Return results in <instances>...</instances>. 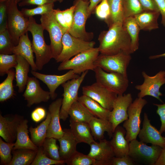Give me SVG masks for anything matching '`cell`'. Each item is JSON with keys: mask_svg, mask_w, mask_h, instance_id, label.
<instances>
[{"mask_svg": "<svg viewBox=\"0 0 165 165\" xmlns=\"http://www.w3.org/2000/svg\"><path fill=\"white\" fill-rule=\"evenodd\" d=\"M17 64L16 55L0 54V75L7 74L9 70L15 68Z\"/></svg>", "mask_w": 165, "mask_h": 165, "instance_id": "74e56055", "label": "cell"}, {"mask_svg": "<svg viewBox=\"0 0 165 165\" xmlns=\"http://www.w3.org/2000/svg\"><path fill=\"white\" fill-rule=\"evenodd\" d=\"M162 149L159 146H149L136 139L130 142L128 155L136 163L155 165Z\"/></svg>", "mask_w": 165, "mask_h": 165, "instance_id": "8992f818", "label": "cell"}, {"mask_svg": "<svg viewBox=\"0 0 165 165\" xmlns=\"http://www.w3.org/2000/svg\"><path fill=\"white\" fill-rule=\"evenodd\" d=\"M94 12L97 16L99 19L104 21L107 20L110 14L108 0H102L96 7Z\"/></svg>", "mask_w": 165, "mask_h": 165, "instance_id": "f6af8a7d", "label": "cell"}, {"mask_svg": "<svg viewBox=\"0 0 165 165\" xmlns=\"http://www.w3.org/2000/svg\"><path fill=\"white\" fill-rule=\"evenodd\" d=\"M99 53L98 47L89 49L72 58L61 62L57 69L60 71L72 70L74 73L78 75L89 70L94 71L96 67L94 62Z\"/></svg>", "mask_w": 165, "mask_h": 165, "instance_id": "277c9868", "label": "cell"}, {"mask_svg": "<svg viewBox=\"0 0 165 165\" xmlns=\"http://www.w3.org/2000/svg\"><path fill=\"white\" fill-rule=\"evenodd\" d=\"M161 15V23L165 27V0H155Z\"/></svg>", "mask_w": 165, "mask_h": 165, "instance_id": "11a10c76", "label": "cell"}, {"mask_svg": "<svg viewBox=\"0 0 165 165\" xmlns=\"http://www.w3.org/2000/svg\"><path fill=\"white\" fill-rule=\"evenodd\" d=\"M141 74L144 78L143 83L135 86L136 90L139 91L138 97L143 98L150 96L163 102L160 98L162 94L160 89L165 84V71L161 70L153 76L148 75L145 71H143Z\"/></svg>", "mask_w": 165, "mask_h": 165, "instance_id": "4fadbf2b", "label": "cell"}, {"mask_svg": "<svg viewBox=\"0 0 165 165\" xmlns=\"http://www.w3.org/2000/svg\"><path fill=\"white\" fill-rule=\"evenodd\" d=\"M15 46L7 30L0 31V54H13Z\"/></svg>", "mask_w": 165, "mask_h": 165, "instance_id": "b9f144b4", "label": "cell"}, {"mask_svg": "<svg viewBox=\"0 0 165 165\" xmlns=\"http://www.w3.org/2000/svg\"><path fill=\"white\" fill-rule=\"evenodd\" d=\"M24 119L17 114H0V136L8 143H14L16 139L18 126Z\"/></svg>", "mask_w": 165, "mask_h": 165, "instance_id": "ac0fdd59", "label": "cell"}, {"mask_svg": "<svg viewBox=\"0 0 165 165\" xmlns=\"http://www.w3.org/2000/svg\"><path fill=\"white\" fill-rule=\"evenodd\" d=\"M123 5L124 19L144 11L138 0H123Z\"/></svg>", "mask_w": 165, "mask_h": 165, "instance_id": "ab89813d", "label": "cell"}, {"mask_svg": "<svg viewBox=\"0 0 165 165\" xmlns=\"http://www.w3.org/2000/svg\"><path fill=\"white\" fill-rule=\"evenodd\" d=\"M131 58L130 54L123 52L112 55L100 53L94 61V65L107 72L127 75V68Z\"/></svg>", "mask_w": 165, "mask_h": 165, "instance_id": "ba28073f", "label": "cell"}, {"mask_svg": "<svg viewBox=\"0 0 165 165\" xmlns=\"http://www.w3.org/2000/svg\"><path fill=\"white\" fill-rule=\"evenodd\" d=\"M62 98H59L49 106L48 111L51 116L46 138H53L58 140L63 135L64 131L60 123V112Z\"/></svg>", "mask_w": 165, "mask_h": 165, "instance_id": "44dd1931", "label": "cell"}, {"mask_svg": "<svg viewBox=\"0 0 165 165\" xmlns=\"http://www.w3.org/2000/svg\"><path fill=\"white\" fill-rule=\"evenodd\" d=\"M126 131L122 127L118 126L113 133L112 139L110 141L115 156L121 157L128 155L130 142L125 138Z\"/></svg>", "mask_w": 165, "mask_h": 165, "instance_id": "7402d4cb", "label": "cell"}, {"mask_svg": "<svg viewBox=\"0 0 165 165\" xmlns=\"http://www.w3.org/2000/svg\"><path fill=\"white\" fill-rule=\"evenodd\" d=\"M75 8V6L73 5L69 8L62 10L64 17L69 29L73 22Z\"/></svg>", "mask_w": 165, "mask_h": 165, "instance_id": "db71d44e", "label": "cell"}, {"mask_svg": "<svg viewBox=\"0 0 165 165\" xmlns=\"http://www.w3.org/2000/svg\"><path fill=\"white\" fill-rule=\"evenodd\" d=\"M155 165H165V147L163 148L160 155Z\"/></svg>", "mask_w": 165, "mask_h": 165, "instance_id": "6f0895ef", "label": "cell"}, {"mask_svg": "<svg viewBox=\"0 0 165 165\" xmlns=\"http://www.w3.org/2000/svg\"><path fill=\"white\" fill-rule=\"evenodd\" d=\"M110 14L105 21L108 27L114 24H123L124 19L123 0H108Z\"/></svg>", "mask_w": 165, "mask_h": 165, "instance_id": "1f68e13d", "label": "cell"}, {"mask_svg": "<svg viewBox=\"0 0 165 165\" xmlns=\"http://www.w3.org/2000/svg\"><path fill=\"white\" fill-rule=\"evenodd\" d=\"M32 74L45 83L49 90L50 98L55 99L57 96L55 93L56 89L60 85L79 76L75 74L72 70H69L64 74L61 75H46L42 74L35 71H32Z\"/></svg>", "mask_w": 165, "mask_h": 165, "instance_id": "d6986e66", "label": "cell"}, {"mask_svg": "<svg viewBox=\"0 0 165 165\" xmlns=\"http://www.w3.org/2000/svg\"><path fill=\"white\" fill-rule=\"evenodd\" d=\"M135 163L128 155L121 157L114 156L109 165H133Z\"/></svg>", "mask_w": 165, "mask_h": 165, "instance_id": "7dc6e473", "label": "cell"}, {"mask_svg": "<svg viewBox=\"0 0 165 165\" xmlns=\"http://www.w3.org/2000/svg\"><path fill=\"white\" fill-rule=\"evenodd\" d=\"M28 31L32 34L31 46L36 57L35 64L38 70H41L44 66L47 64L53 55L50 46L46 43L43 35L44 30L41 24H37L33 16L28 18Z\"/></svg>", "mask_w": 165, "mask_h": 165, "instance_id": "7a4b0ae2", "label": "cell"}, {"mask_svg": "<svg viewBox=\"0 0 165 165\" xmlns=\"http://www.w3.org/2000/svg\"><path fill=\"white\" fill-rule=\"evenodd\" d=\"M56 1V0H22L18 4L20 7L34 5L38 6L54 3Z\"/></svg>", "mask_w": 165, "mask_h": 165, "instance_id": "f907efd6", "label": "cell"}, {"mask_svg": "<svg viewBox=\"0 0 165 165\" xmlns=\"http://www.w3.org/2000/svg\"><path fill=\"white\" fill-rule=\"evenodd\" d=\"M138 1L144 11L159 12L158 8L155 0H138Z\"/></svg>", "mask_w": 165, "mask_h": 165, "instance_id": "681fc988", "label": "cell"}, {"mask_svg": "<svg viewBox=\"0 0 165 165\" xmlns=\"http://www.w3.org/2000/svg\"><path fill=\"white\" fill-rule=\"evenodd\" d=\"M78 100L81 103L94 117L109 120L111 111L104 108L95 100L84 95L79 97Z\"/></svg>", "mask_w": 165, "mask_h": 165, "instance_id": "f546056e", "label": "cell"}, {"mask_svg": "<svg viewBox=\"0 0 165 165\" xmlns=\"http://www.w3.org/2000/svg\"><path fill=\"white\" fill-rule=\"evenodd\" d=\"M54 3L46 4L32 9L22 8L21 12L24 16L28 18L36 15L41 16L50 13L54 9Z\"/></svg>", "mask_w": 165, "mask_h": 165, "instance_id": "7bdbcfd3", "label": "cell"}, {"mask_svg": "<svg viewBox=\"0 0 165 165\" xmlns=\"http://www.w3.org/2000/svg\"><path fill=\"white\" fill-rule=\"evenodd\" d=\"M14 143H9L4 141L0 138V165H9L12 158V152Z\"/></svg>", "mask_w": 165, "mask_h": 165, "instance_id": "f35d334b", "label": "cell"}, {"mask_svg": "<svg viewBox=\"0 0 165 165\" xmlns=\"http://www.w3.org/2000/svg\"><path fill=\"white\" fill-rule=\"evenodd\" d=\"M159 11H144L134 16L141 30L151 31L158 29Z\"/></svg>", "mask_w": 165, "mask_h": 165, "instance_id": "4316f807", "label": "cell"}, {"mask_svg": "<svg viewBox=\"0 0 165 165\" xmlns=\"http://www.w3.org/2000/svg\"><path fill=\"white\" fill-rule=\"evenodd\" d=\"M90 145V150L87 155L95 160V165H109L115 156L110 141L103 139L99 143L95 141Z\"/></svg>", "mask_w": 165, "mask_h": 165, "instance_id": "e0dca14e", "label": "cell"}, {"mask_svg": "<svg viewBox=\"0 0 165 165\" xmlns=\"http://www.w3.org/2000/svg\"><path fill=\"white\" fill-rule=\"evenodd\" d=\"M56 139L46 138L42 146L43 152L49 158L57 160H61L59 154V147L57 144Z\"/></svg>", "mask_w": 165, "mask_h": 165, "instance_id": "8d00e7d4", "label": "cell"}, {"mask_svg": "<svg viewBox=\"0 0 165 165\" xmlns=\"http://www.w3.org/2000/svg\"><path fill=\"white\" fill-rule=\"evenodd\" d=\"M95 44L93 41H87L72 35L66 31L62 39V50L57 59V62H62L89 49L94 48Z\"/></svg>", "mask_w": 165, "mask_h": 165, "instance_id": "8fae6325", "label": "cell"}, {"mask_svg": "<svg viewBox=\"0 0 165 165\" xmlns=\"http://www.w3.org/2000/svg\"><path fill=\"white\" fill-rule=\"evenodd\" d=\"M13 53L23 57L30 64L32 71H36L37 70L34 60L31 42L29 38L28 32L20 37L18 43L14 47Z\"/></svg>", "mask_w": 165, "mask_h": 165, "instance_id": "cb8c5ba5", "label": "cell"}, {"mask_svg": "<svg viewBox=\"0 0 165 165\" xmlns=\"http://www.w3.org/2000/svg\"><path fill=\"white\" fill-rule=\"evenodd\" d=\"M5 79L0 84V101H5L14 95L13 81L15 77V72L11 69L8 72Z\"/></svg>", "mask_w": 165, "mask_h": 165, "instance_id": "d590c367", "label": "cell"}, {"mask_svg": "<svg viewBox=\"0 0 165 165\" xmlns=\"http://www.w3.org/2000/svg\"><path fill=\"white\" fill-rule=\"evenodd\" d=\"M140 141L145 143H151L152 145H158L163 148L165 147V137L150 123L147 114L144 115L142 127L138 134Z\"/></svg>", "mask_w": 165, "mask_h": 165, "instance_id": "ffe728a7", "label": "cell"}, {"mask_svg": "<svg viewBox=\"0 0 165 165\" xmlns=\"http://www.w3.org/2000/svg\"><path fill=\"white\" fill-rule=\"evenodd\" d=\"M101 54L112 55L121 52L131 54V40L122 24H114L107 31H101L98 37Z\"/></svg>", "mask_w": 165, "mask_h": 165, "instance_id": "6da1fadb", "label": "cell"}, {"mask_svg": "<svg viewBox=\"0 0 165 165\" xmlns=\"http://www.w3.org/2000/svg\"><path fill=\"white\" fill-rule=\"evenodd\" d=\"M132 102L130 93L118 95L111 111L109 120L112 124L113 132L118 126L128 119V109Z\"/></svg>", "mask_w": 165, "mask_h": 165, "instance_id": "9a60e30c", "label": "cell"}, {"mask_svg": "<svg viewBox=\"0 0 165 165\" xmlns=\"http://www.w3.org/2000/svg\"><path fill=\"white\" fill-rule=\"evenodd\" d=\"M37 151L28 148L13 149L12 158L9 165H31Z\"/></svg>", "mask_w": 165, "mask_h": 165, "instance_id": "836d02e7", "label": "cell"}, {"mask_svg": "<svg viewBox=\"0 0 165 165\" xmlns=\"http://www.w3.org/2000/svg\"><path fill=\"white\" fill-rule=\"evenodd\" d=\"M64 0H56L57 1H58L59 2H62Z\"/></svg>", "mask_w": 165, "mask_h": 165, "instance_id": "94428289", "label": "cell"}, {"mask_svg": "<svg viewBox=\"0 0 165 165\" xmlns=\"http://www.w3.org/2000/svg\"><path fill=\"white\" fill-rule=\"evenodd\" d=\"M17 64L15 67L16 86L18 87V92L21 93L26 87L30 65L21 55H17Z\"/></svg>", "mask_w": 165, "mask_h": 165, "instance_id": "f1b7e54d", "label": "cell"}, {"mask_svg": "<svg viewBox=\"0 0 165 165\" xmlns=\"http://www.w3.org/2000/svg\"><path fill=\"white\" fill-rule=\"evenodd\" d=\"M83 95L95 100L104 108L112 111L114 103L118 95L96 82L90 85L82 87Z\"/></svg>", "mask_w": 165, "mask_h": 165, "instance_id": "5bb4252c", "label": "cell"}, {"mask_svg": "<svg viewBox=\"0 0 165 165\" xmlns=\"http://www.w3.org/2000/svg\"><path fill=\"white\" fill-rule=\"evenodd\" d=\"M51 119L50 114L48 111L45 119L35 127L31 126L29 131L31 134V139L34 144L38 147H42L46 138L48 127Z\"/></svg>", "mask_w": 165, "mask_h": 165, "instance_id": "4dcf8cb0", "label": "cell"}, {"mask_svg": "<svg viewBox=\"0 0 165 165\" xmlns=\"http://www.w3.org/2000/svg\"><path fill=\"white\" fill-rule=\"evenodd\" d=\"M70 130L78 142L90 145L95 141L88 123L74 121L70 119Z\"/></svg>", "mask_w": 165, "mask_h": 165, "instance_id": "d4e9b609", "label": "cell"}, {"mask_svg": "<svg viewBox=\"0 0 165 165\" xmlns=\"http://www.w3.org/2000/svg\"><path fill=\"white\" fill-rule=\"evenodd\" d=\"M28 123V121L26 119H24L21 121L18 128L16 139L13 149L24 148L38 150V147L29 138Z\"/></svg>", "mask_w": 165, "mask_h": 165, "instance_id": "83f0119b", "label": "cell"}, {"mask_svg": "<svg viewBox=\"0 0 165 165\" xmlns=\"http://www.w3.org/2000/svg\"><path fill=\"white\" fill-rule=\"evenodd\" d=\"M16 0L7 1V30L15 46L20 37L28 31V18L25 17L17 7Z\"/></svg>", "mask_w": 165, "mask_h": 165, "instance_id": "3957f363", "label": "cell"}, {"mask_svg": "<svg viewBox=\"0 0 165 165\" xmlns=\"http://www.w3.org/2000/svg\"><path fill=\"white\" fill-rule=\"evenodd\" d=\"M23 96L27 101V105L28 107L34 104L46 102L50 98V92L42 89L39 81L35 77H28Z\"/></svg>", "mask_w": 165, "mask_h": 165, "instance_id": "2e32d148", "label": "cell"}, {"mask_svg": "<svg viewBox=\"0 0 165 165\" xmlns=\"http://www.w3.org/2000/svg\"><path fill=\"white\" fill-rule=\"evenodd\" d=\"M164 57H165V53L157 55L151 56L149 57V59L152 60Z\"/></svg>", "mask_w": 165, "mask_h": 165, "instance_id": "680465c9", "label": "cell"}, {"mask_svg": "<svg viewBox=\"0 0 165 165\" xmlns=\"http://www.w3.org/2000/svg\"><path fill=\"white\" fill-rule=\"evenodd\" d=\"M68 165H95V161L88 155L77 151L65 161Z\"/></svg>", "mask_w": 165, "mask_h": 165, "instance_id": "60d3db41", "label": "cell"}, {"mask_svg": "<svg viewBox=\"0 0 165 165\" xmlns=\"http://www.w3.org/2000/svg\"><path fill=\"white\" fill-rule=\"evenodd\" d=\"M84 0L85 1H89L90 0Z\"/></svg>", "mask_w": 165, "mask_h": 165, "instance_id": "6125c7cd", "label": "cell"}, {"mask_svg": "<svg viewBox=\"0 0 165 165\" xmlns=\"http://www.w3.org/2000/svg\"><path fill=\"white\" fill-rule=\"evenodd\" d=\"M7 1L0 2V31L7 29Z\"/></svg>", "mask_w": 165, "mask_h": 165, "instance_id": "bcb514c9", "label": "cell"}, {"mask_svg": "<svg viewBox=\"0 0 165 165\" xmlns=\"http://www.w3.org/2000/svg\"><path fill=\"white\" fill-rule=\"evenodd\" d=\"M52 11L41 15L40 20L44 29L49 33L53 58L56 60L62 50V39L63 35L68 31L63 28L57 22Z\"/></svg>", "mask_w": 165, "mask_h": 165, "instance_id": "52a82bcc", "label": "cell"}, {"mask_svg": "<svg viewBox=\"0 0 165 165\" xmlns=\"http://www.w3.org/2000/svg\"><path fill=\"white\" fill-rule=\"evenodd\" d=\"M7 0H0V2L7 1ZM16 1L18 3L20 2V0H16Z\"/></svg>", "mask_w": 165, "mask_h": 165, "instance_id": "91938a15", "label": "cell"}, {"mask_svg": "<svg viewBox=\"0 0 165 165\" xmlns=\"http://www.w3.org/2000/svg\"><path fill=\"white\" fill-rule=\"evenodd\" d=\"M157 107V113L159 116L161 122V126L159 130L162 134L165 133V103L163 104H153Z\"/></svg>", "mask_w": 165, "mask_h": 165, "instance_id": "c3c4849f", "label": "cell"}, {"mask_svg": "<svg viewBox=\"0 0 165 165\" xmlns=\"http://www.w3.org/2000/svg\"><path fill=\"white\" fill-rule=\"evenodd\" d=\"M89 1L75 0V6L73 22L68 32L72 36L87 41H92L94 34L86 31L85 25L88 18V9Z\"/></svg>", "mask_w": 165, "mask_h": 165, "instance_id": "5b68a950", "label": "cell"}, {"mask_svg": "<svg viewBox=\"0 0 165 165\" xmlns=\"http://www.w3.org/2000/svg\"><path fill=\"white\" fill-rule=\"evenodd\" d=\"M52 12L55 19L59 24L63 28L68 31L69 28L64 17L62 10L59 9H54Z\"/></svg>", "mask_w": 165, "mask_h": 165, "instance_id": "f5cc1de1", "label": "cell"}, {"mask_svg": "<svg viewBox=\"0 0 165 165\" xmlns=\"http://www.w3.org/2000/svg\"><path fill=\"white\" fill-rule=\"evenodd\" d=\"M46 115V111L44 108L38 107L32 112L31 117L32 120L35 123H38L43 119Z\"/></svg>", "mask_w": 165, "mask_h": 165, "instance_id": "816d5d0a", "label": "cell"}, {"mask_svg": "<svg viewBox=\"0 0 165 165\" xmlns=\"http://www.w3.org/2000/svg\"><path fill=\"white\" fill-rule=\"evenodd\" d=\"M92 134L95 140L99 141L104 139L105 132L110 138L113 133L112 125L108 120L94 117L88 123Z\"/></svg>", "mask_w": 165, "mask_h": 165, "instance_id": "484cf974", "label": "cell"}, {"mask_svg": "<svg viewBox=\"0 0 165 165\" xmlns=\"http://www.w3.org/2000/svg\"><path fill=\"white\" fill-rule=\"evenodd\" d=\"M102 0H90L88 9V18L91 15L94 13L95 9Z\"/></svg>", "mask_w": 165, "mask_h": 165, "instance_id": "9f6ffc18", "label": "cell"}, {"mask_svg": "<svg viewBox=\"0 0 165 165\" xmlns=\"http://www.w3.org/2000/svg\"><path fill=\"white\" fill-rule=\"evenodd\" d=\"M63 136L58 140L59 142V154L61 160L65 161L77 151L78 142L70 129H63Z\"/></svg>", "mask_w": 165, "mask_h": 165, "instance_id": "603a6c76", "label": "cell"}, {"mask_svg": "<svg viewBox=\"0 0 165 165\" xmlns=\"http://www.w3.org/2000/svg\"><path fill=\"white\" fill-rule=\"evenodd\" d=\"M22 0H20V2L21 1H22Z\"/></svg>", "mask_w": 165, "mask_h": 165, "instance_id": "be15d7a7", "label": "cell"}, {"mask_svg": "<svg viewBox=\"0 0 165 165\" xmlns=\"http://www.w3.org/2000/svg\"><path fill=\"white\" fill-rule=\"evenodd\" d=\"M68 115L70 119L74 121L87 123L94 117L78 100L74 102L70 107Z\"/></svg>", "mask_w": 165, "mask_h": 165, "instance_id": "e575fe53", "label": "cell"}, {"mask_svg": "<svg viewBox=\"0 0 165 165\" xmlns=\"http://www.w3.org/2000/svg\"><path fill=\"white\" fill-rule=\"evenodd\" d=\"M97 82L118 95L123 94L129 86L127 75L116 72H108L96 67L94 71Z\"/></svg>", "mask_w": 165, "mask_h": 165, "instance_id": "9c48e42d", "label": "cell"}, {"mask_svg": "<svg viewBox=\"0 0 165 165\" xmlns=\"http://www.w3.org/2000/svg\"><path fill=\"white\" fill-rule=\"evenodd\" d=\"M88 72L86 71L78 77L69 80L62 85L64 92L60 117L63 121L68 117L69 110L72 104L78 100L79 89Z\"/></svg>", "mask_w": 165, "mask_h": 165, "instance_id": "7c38bea8", "label": "cell"}, {"mask_svg": "<svg viewBox=\"0 0 165 165\" xmlns=\"http://www.w3.org/2000/svg\"><path fill=\"white\" fill-rule=\"evenodd\" d=\"M123 25L130 38L131 49L132 53L139 48V34L141 30L134 16L125 18Z\"/></svg>", "mask_w": 165, "mask_h": 165, "instance_id": "d6a6232c", "label": "cell"}, {"mask_svg": "<svg viewBox=\"0 0 165 165\" xmlns=\"http://www.w3.org/2000/svg\"><path fill=\"white\" fill-rule=\"evenodd\" d=\"M64 160L57 161L51 159L43 152L42 146L38 147L36 156L31 165H51L63 164Z\"/></svg>", "mask_w": 165, "mask_h": 165, "instance_id": "ee69618b", "label": "cell"}, {"mask_svg": "<svg viewBox=\"0 0 165 165\" xmlns=\"http://www.w3.org/2000/svg\"><path fill=\"white\" fill-rule=\"evenodd\" d=\"M147 103L146 100L138 97L128 108V118L124 121L123 127L126 131L125 138L129 142L137 138L141 129V114L143 108Z\"/></svg>", "mask_w": 165, "mask_h": 165, "instance_id": "30bf717a", "label": "cell"}]
</instances>
